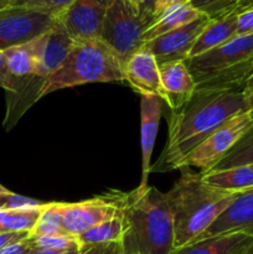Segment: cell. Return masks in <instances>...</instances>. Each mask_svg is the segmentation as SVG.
Listing matches in <instances>:
<instances>
[{"instance_id": "cell-1", "label": "cell", "mask_w": 253, "mask_h": 254, "mask_svg": "<svg viewBox=\"0 0 253 254\" xmlns=\"http://www.w3.org/2000/svg\"><path fill=\"white\" fill-rule=\"evenodd\" d=\"M247 111L243 88L196 86L184 106L170 111L168 143L151 170H181L186 156L198 144L228 119Z\"/></svg>"}, {"instance_id": "cell-2", "label": "cell", "mask_w": 253, "mask_h": 254, "mask_svg": "<svg viewBox=\"0 0 253 254\" xmlns=\"http://www.w3.org/2000/svg\"><path fill=\"white\" fill-rule=\"evenodd\" d=\"M123 254H174L175 236L166 193L146 186L119 193Z\"/></svg>"}, {"instance_id": "cell-3", "label": "cell", "mask_w": 253, "mask_h": 254, "mask_svg": "<svg viewBox=\"0 0 253 254\" xmlns=\"http://www.w3.org/2000/svg\"><path fill=\"white\" fill-rule=\"evenodd\" d=\"M166 193L174 223L175 250L195 242L230 207L241 192H226L206 185L201 174L183 169Z\"/></svg>"}, {"instance_id": "cell-4", "label": "cell", "mask_w": 253, "mask_h": 254, "mask_svg": "<svg viewBox=\"0 0 253 254\" xmlns=\"http://www.w3.org/2000/svg\"><path fill=\"white\" fill-rule=\"evenodd\" d=\"M126 64L101 39L74 41L63 64L46 78L41 98L63 88L94 82L124 81Z\"/></svg>"}, {"instance_id": "cell-5", "label": "cell", "mask_w": 253, "mask_h": 254, "mask_svg": "<svg viewBox=\"0 0 253 254\" xmlns=\"http://www.w3.org/2000/svg\"><path fill=\"white\" fill-rule=\"evenodd\" d=\"M196 86L245 88L253 74V34L236 35L221 46L188 59Z\"/></svg>"}, {"instance_id": "cell-6", "label": "cell", "mask_w": 253, "mask_h": 254, "mask_svg": "<svg viewBox=\"0 0 253 254\" xmlns=\"http://www.w3.org/2000/svg\"><path fill=\"white\" fill-rule=\"evenodd\" d=\"M155 19L140 11L129 0H112L107 10L99 39L126 64L144 45V34Z\"/></svg>"}, {"instance_id": "cell-7", "label": "cell", "mask_w": 253, "mask_h": 254, "mask_svg": "<svg viewBox=\"0 0 253 254\" xmlns=\"http://www.w3.org/2000/svg\"><path fill=\"white\" fill-rule=\"evenodd\" d=\"M252 127L253 112L247 111L232 117L186 156L181 170L189 168H198L201 173L212 170Z\"/></svg>"}, {"instance_id": "cell-8", "label": "cell", "mask_w": 253, "mask_h": 254, "mask_svg": "<svg viewBox=\"0 0 253 254\" xmlns=\"http://www.w3.org/2000/svg\"><path fill=\"white\" fill-rule=\"evenodd\" d=\"M57 17L24 6L0 9V50L26 44L46 34Z\"/></svg>"}, {"instance_id": "cell-9", "label": "cell", "mask_w": 253, "mask_h": 254, "mask_svg": "<svg viewBox=\"0 0 253 254\" xmlns=\"http://www.w3.org/2000/svg\"><path fill=\"white\" fill-rule=\"evenodd\" d=\"M62 217V227L69 236L78 237L89 228L121 215L118 192L108 197H94L81 202H57Z\"/></svg>"}, {"instance_id": "cell-10", "label": "cell", "mask_w": 253, "mask_h": 254, "mask_svg": "<svg viewBox=\"0 0 253 254\" xmlns=\"http://www.w3.org/2000/svg\"><path fill=\"white\" fill-rule=\"evenodd\" d=\"M210 21L211 20L207 16L201 15L196 20L179 29L146 41L143 47L153 54L159 66L170 62L186 61L190 56L196 40L210 24Z\"/></svg>"}, {"instance_id": "cell-11", "label": "cell", "mask_w": 253, "mask_h": 254, "mask_svg": "<svg viewBox=\"0 0 253 254\" xmlns=\"http://www.w3.org/2000/svg\"><path fill=\"white\" fill-rule=\"evenodd\" d=\"M112 0H76L57 17L74 40L98 39Z\"/></svg>"}, {"instance_id": "cell-12", "label": "cell", "mask_w": 253, "mask_h": 254, "mask_svg": "<svg viewBox=\"0 0 253 254\" xmlns=\"http://www.w3.org/2000/svg\"><path fill=\"white\" fill-rule=\"evenodd\" d=\"M124 81L138 92L140 96L151 94L164 101L163 86L160 78V67L150 51L141 47L126 61L124 68ZM165 103V102H164Z\"/></svg>"}, {"instance_id": "cell-13", "label": "cell", "mask_w": 253, "mask_h": 254, "mask_svg": "<svg viewBox=\"0 0 253 254\" xmlns=\"http://www.w3.org/2000/svg\"><path fill=\"white\" fill-rule=\"evenodd\" d=\"M10 74V73H9ZM46 78L37 74L24 77H15L10 74L6 91V119L5 127L10 129L20 117L41 98L42 88Z\"/></svg>"}, {"instance_id": "cell-14", "label": "cell", "mask_w": 253, "mask_h": 254, "mask_svg": "<svg viewBox=\"0 0 253 254\" xmlns=\"http://www.w3.org/2000/svg\"><path fill=\"white\" fill-rule=\"evenodd\" d=\"M164 101L156 96L145 94L140 99V148H141V180L139 188L148 186V176L151 171L150 161L163 116Z\"/></svg>"}, {"instance_id": "cell-15", "label": "cell", "mask_w": 253, "mask_h": 254, "mask_svg": "<svg viewBox=\"0 0 253 254\" xmlns=\"http://www.w3.org/2000/svg\"><path fill=\"white\" fill-rule=\"evenodd\" d=\"M233 232L253 235V189L241 192L230 207L196 241Z\"/></svg>"}, {"instance_id": "cell-16", "label": "cell", "mask_w": 253, "mask_h": 254, "mask_svg": "<svg viewBox=\"0 0 253 254\" xmlns=\"http://www.w3.org/2000/svg\"><path fill=\"white\" fill-rule=\"evenodd\" d=\"M159 67L161 86L165 94L164 102L170 111H175L192 97L196 89V82L185 61L170 62Z\"/></svg>"}, {"instance_id": "cell-17", "label": "cell", "mask_w": 253, "mask_h": 254, "mask_svg": "<svg viewBox=\"0 0 253 254\" xmlns=\"http://www.w3.org/2000/svg\"><path fill=\"white\" fill-rule=\"evenodd\" d=\"M74 45V40L69 36L63 25L56 20L54 26L45 35L44 47L40 60L39 76L47 78L52 72L56 71L68 54L71 52Z\"/></svg>"}, {"instance_id": "cell-18", "label": "cell", "mask_w": 253, "mask_h": 254, "mask_svg": "<svg viewBox=\"0 0 253 254\" xmlns=\"http://www.w3.org/2000/svg\"><path fill=\"white\" fill-rule=\"evenodd\" d=\"M252 245L253 235L250 233H225L195 241L175 250L174 254H240Z\"/></svg>"}, {"instance_id": "cell-19", "label": "cell", "mask_w": 253, "mask_h": 254, "mask_svg": "<svg viewBox=\"0 0 253 254\" xmlns=\"http://www.w3.org/2000/svg\"><path fill=\"white\" fill-rule=\"evenodd\" d=\"M45 35L36 37L26 44L9 47L4 50L7 71L11 76L24 77L37 74L39 76L40 60L45 42Z\"/></svg>"}, {"instance_id": "cell-20", "label": "cell", "mask_w": 253, "mask_h": 254, "mask_svg": "<svg viewBox=\"0 0 253 254\" xmlns=\"http://www.w3.org/2000/svg\"><path fill=\"white\" fill-rule=\"evenodd\" d=\"M237 15L238 12H233L222 19L211 20L196 40L189 59L206 54L235 37L237 35Z\"/></svg>"}, {"instance_id": "cell-21", "label": "cell", "mask_w": 253, "mask_h": 254, "mask_svg": "<svg viewBox=\"0 0 253 254\" xmlns=\"http://www.w3.org/2000/svg\"><path fill=\"white\" fill-rule=\"evenodd\" d=\"M200 174L203 183L216 190L226 192H245L253 189L252 166H237Z\"/></svg>"}, {"instance_id": "cell-22", "label": "cell", "mask_w": 253, "mask_h": 254, "mask_svg": "<svg viewBox=\"0 0 253 254\" xmlns=\"http://www.w3.org/2000/svg\"><path fill=\"white\" fill-rule=\"evenodd\" d=\"M201 15L202 14L198 12L195 7L191 6L189 1L181 2V4L170 7L164 14H161L155 20V22L146 30L145 34H144V44L146 41H150L155 37L166 34V32H170L193 21Z\"/></svg>"}, {"instance_id": "cell-23", "label": "cell", "mask_w": 253, "mask_h": 254, "mask_svg": "<svg viewBox=\"0 0 253 254\" xmlns=\"http://www.w3.org/2000/svg\"><path fill=\"white\" fill-rule=\"evenodd\" d=\"M124 232L123 218L121 215L89 228L77 237L82 247L94 245H106L112 242H122Z\"/></svg>"}, {"instance_id": "cell-24", "label": "cell", "mask_w": 253, "mask_h": 254, "mask_svg": "<svg viewBox=\"0 0 253 254\" xmlns=\"http://www.w3.org/2000/svg\"><path fill=\"white\" fill-rule=\"evenodd\" d=\"M46 203L39 207L0 211V232H31Z\"/></svg>"}, {"instance_id": "cell-25", "label": "cell", "mask_w": 253, "mask_h": 254, "mask_svg": "<svg viewBox=\"0 0 253 254\" xmlns=\"http://www.w3.org/2000/svg\"><path fill=\"white\" fill-rule=\"evenodd\" d=\"M251 165H253V127L236 143V145L212 170Z\"/></svg>"}, {"instance_id": "cell-26", "label": "cell", "mask_w": 253, "mask_h": 254, "mask_svg": "<svg viewBox=\"0 0 253 254\" xmlns=\"http://www.w3.org/2000/svg\"><path fill=\"white\" fill-rule=\"evenodd\" d=\"M66 233L62 227V217L57 202H49L45 206L39 221L30 232V237H46Z\"/></svg>"}, {"instance_id": "cell-27", "label": "cell", "mask_w": 253, "mask_h": 254, "mask_svg": "<svg viewBox=\"0 0 253 254\" xmlns=\"http://www.w3.org/2000/svg\"><path fill=\"white\" fill-rule=\"evenodd\" d=\"M190 5L210 20H218L237 12L238 0H189Z\"/></svg>"}, {"instance_id": "cell-28", "label": "cell", "mask_w": 253, "mask_h": 254, "mask_svg": "<svg viewBox=\"0 0 253 254\" xmlns=\"http://www.w3.org/2000/svg\"><path fill=\"white\" fill-rule=\"evenodd\" d=\"M27 242L32 248H45V250L54 251H68L74 248H81L78 240L73 236L67 233L55 236H46V237H27Z\"/></svg>"}, {"instance_id": "cell-29", "label": "cell", "mask_w": 253, "mask_h": 254, "mask_svg": "<svg viewBox=\"0 0 253 254\" xmlns=\"http://www.w3.org/2000/svg\"><path fill=\"white\" fill-rule=\"evenodd\" d=\"M76 0H17L12 5L34 9L36 11L59 17L63 14Z\"/></svg>"}, {"instance_id": "cell-30", "label": "cell", "mask_w": 253, "mask_h": 254, "mask_svg": "<svg viewBox=\"0 0 253 254\" xmlns=\"http://www.w3.org/2000/svg\"><path fill=\"white\" fill-rule=\"evenodd\" d=\"M45 202H41L35 198L27 196L19 195V193L7 191L5 193H0V211L20 210V208H32L42 206Z\"/></svg>"}, {"instance_id": "cell-31", "label": "cell", "mask_w": 253, "mask_h": 254, "mask_svg": "<svg viewBox=\"0 0 253 254\" xmlns=\"http://www.w3.org/2000/svg\"><path fill=\"white\" fill-rule=\"evenodd\" d=\"M79 254H123V248L122 242H112L82 247Z\"/></svg>"}, {"instance_id": "cell-32", "label": "cell", "mask_w": 253, "mask_h": 254, "mask_svg": "<svg viewBox=\"0 0 253 254\" xmlns=\"http://www.w3.org/2000/svg\"><path fill=\"white\" fill-rule=\"evenodd\" d=\"M253 34V7L238 12L237 35Z\"/></svg>"}, {"instance_id": "cell-33", "label": "cell", "mask_w": 253, "mask_h": 254, "mask_svg": "<svg viewBox=\"0 0 253 254\" xmlns=\"http://www.w3.org/2000/svg\"><path fill=\"white\" fill-rule=\"evenodd\" d=\"M30 252H31V246L27 242V238L20 242L11 243L0 250V254H30Z\"/></svg>"}, {"instance_id": "cell-34", "label": "cell", "mask_w": 253, "mask_h": 254, "mask_svg": "<svg viewBox=\"0 0 253 254\" xmlns=\"http://www.w3.org/2000/svg\"><path fill=\"white\" fill-rule=\"evenodd\" d=\"M29 236V232H0V250L11 243L26 240Z\"/></svg>"}, {"instance_id": "cell-35", "label": "cell", "mask_w": 253, "mask_h": 254, "mask_svg": "<svg viewBox=\"0 0 253 254\" xmlns=\"http://www.w3.org/2000/svg\"><path fill=\"white\" fill-rule=\"evenodd\" d=\"M186 0H156L155 6H154V17L155 20L160 16L161 14L166 11L170 7L175 6V5L181 4V2H185Z\"/></svg>"}, {"instance_id": "cell-36", "label": "cell", "mask_w": 253, "mask_h": 254, "mask_svg": "<svg viewBox=\"0 0 253 254\" xmlns=\"http://www.w3.org/2000/svg\"><path fill=\"white\" fill-rule=\"evenodd\" d=\"M9 71L6 67V61H5V56L2 50H0V87L1 88H6L7 82H9Z\"/></svg>"}, {"instance_id": "cell-37", "label": "cell", "mask_w": 253, "mask_h": 254, "mask_svg": "<svg viewBox=\"0 0 253 254\" xmlns=\"http://www.w3.org/2000/svg\"><path fill=\"white\" fill-rule=\"evenodd\" d=\"M155 2L156 0H135L136 6L140 9V11L151 17H154V6H155Z\"/></svg>"}, {"instance_id": "cell-38", "label": "cell", "mask_w": 253, "mask_h": 254, "mask_svg": "<svg viewBox=\"0 0 253 254\" xmlns=\"http://www.w3.org/2000/svg\"><path fill=\"white\" fill-rule=\"evenodd\" d=\"M250 7H253V0H238L237 12L250 9Z\"/></svg>"}, {"instance_id": "cell-39", "label": "cell", "mask_w": 253, "mask_h": 254, "mask_svg": "<svg viewBox=\"0 0 253 254\" xmlns=\"http://www.w3.org/2000/svg\"><path fill=\"white\" fill-rule=\"evenodd\" d=\"M243 91H245L246 94H248V93H251V92H253V74L250 77V78L247 79V82H246L245 88H243Z\"/></svg>"}, {"instance_id": "cell-40", "label": "cell", "mask_w": 253, "mask_h": 254, "mask_svg": "<svg viewBox=\"0 0 253 254\" xmlns=\"http://www.w3.org/2000/svg\"><path fill=\"white\" fill-rule=\"evenodd\" d=\"M246 98H247L248 109H250L251 112H253V92H251V93L246 94Z\"/></svg>"}, {"instance_id": "cell-41", "label": "cell", "mask_w": 253, "mask_h": 254, "mask_svg": "<svg viewBox=\"0 0 253 254\" xmlns=\"http://www.w3.org/2000/svg\"><path fill=\"white\" fill-rule=\"evenodd\" d=\"M17 0H0V9H4V7L11 6L14 2H16Z\"/></svg>"}, {"instance_id": "cell-42", "label": "cell", "mask_w": 253, "mask_h": 254, "mask_svg": "<svg viewBox=\"0 0 253 254\" xmlns=\"http://www.w3.org/2000/svg\"><path fill=\"white\" fill-rule=\"evenodd\" d=\"M240 254H253V245L251 246V247L248 248V250H246L245 252H242V253H240Z\"/></svg>"}, {"instance_id": "cell-43", "label": "cell", "mask_w": 253, "mask_h": 254, "mask_svg": "<svg viewBox=\"0 0 253 254\" xmlns=\"http://www.w3.org/2000/svg\"><path fill=\"white\" fill-rule=\"evenodd\" d=\"M7 191H9V190H7L5 186H2L1 184H0V193H5V192H7Z\"/></svg>"}, {"instance_id": "cell-44", "label": "cell", "mask_w": 253, "mask_h": 254, "mask_svg": "<svg viewBox=\"0 0 253 254\" xmlns=\"http://www.w3.org/2000/svg\"><path fill=\"white\" fill-rule=\"evenodd\" d=\"M129 1H130V2H133V4L135 5V6H136V4H135V0H129Z\"/></svg>"}, {"instance_id": "cell-45", "label": "cell", "mask_w": 253, "mask_h": 254, "mask_svg": "<svg viewBox=\"0 0 253 254\" xmlns=\"http://www.w3.org/2000/svg\"><path fill=\"white\" fill-rule=\"evenodd\" d=\"M251 166H252V168H253V165H251Z\"/></svg>"}, {"instance_id": "cell-46", "label": "cell", "mask_w": 253, "mask_h": 254, "mask_svg": "<svg viewBox=\"0 0 253 254\" xmlns=\"http://www.w3.org/2000/svg\"><path fill=\"white\" fill-rule=\"evenodd\" d=\"M186 1H189V0H186Z\"/></svg>"}]
</instances>
